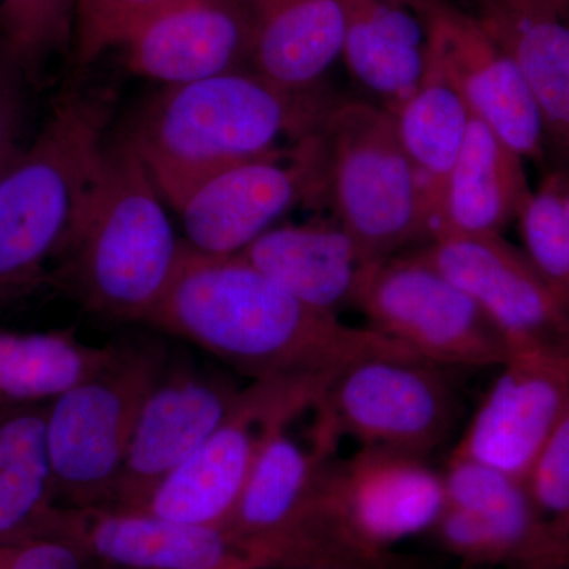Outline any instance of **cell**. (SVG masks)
Returning a JSON list of instances; mask_svg holds the SVG:
<instances>
[{
  "label": "cell",
  "instance_id": "6da1fadb",
  "mask_svg": "<svg viewBox=\"0 0 569 569\" xmlns=\"http://www.w3.org/2000/svg\"><path fill=\"white\" fill-rule=\"evenodd\" d=\"M144 325L203 348L250 381L329 380L366 356H417L312 309L238 254L212 257L189 246Z\"/></svg>",
  "mask_w": 569,
  "mask_h": 569
},
{
  "label": "cell",
  "instance_id": "7a4b0ae2",
  "mask_svg": "<svg viewBox=\"0 0 569 569\" xmlns=\"http://www.w3.org/2000/svg\"><path fill=\"white\" fill-rule=\"evenodd\" d=\"M335 103L318 91H287L250 69L231 71L164 86L123 137L176 208L213 174L320 133Z\"/></svg>",
  "mask_w": 569,
  "mask_h": 569
},
{
  "label": "cell",
  "instance_id": "3957f363",
  "mask_svg": "<svg viewBox=\"0 0 569 569\" xmlns=\"http://www.w3.org/2000/svg\"><path fill=\"white\" fill-rule=\"evenodd\" d=\"M148 168L123 134L104 140L88 211L52 266L50 287L88 312L146 323L186 252Z\"/></svg>",
  "mask_w": 569,
  "mask_h": 569
},
{
  "label": "cell",
  "instance_id": "277c9868",
  "mask_svg": "<svg viewBox=\"0 0 569 569\" xmlns=\"http://www.w3.org/2000/svg\"><path fill=\"white\" fill-rule=\"evenodd\" d=\"M107 118L103 100L63 97L0 176V312L50 287L52 266L88 211Z\"/></svg>",
  "mask_w": 569,
  "mask_h": 569
},
{
  "label": "cell",
  "instance_id": "5b68a950",
  "mask_svg": "<svg viewBox=\"0 0 569 569\" xmlns=\"http://www.w3.org/2000/svg\"><path fill=\"white\" fill-rule=\"evenodd\" d=\"M447 508L443 477L426 458L359 447L326 456L280 569H362L430 529Z\"/></svg>",
  "mask_w": 569,
  "mask_h": 569
},
{
  "label": "cell",
  "instance_id": "8992f818",
  "mask_svg": "<svg viewBox=\"0 0 569 569\" xmlns=\"http://www.w3.org/2000/svg\"><path fill=\"white\" fill-rule=\"evenodd\" d=\"M323 137L326 193L337 223L366 257L377 263L427 244L432 234L429 204L395 116L380 104L336 102Z\"/></svg>",
  "mask_w": 569,
  "mask_h": 569
},
{
  "label": "cell",
  "instance_id": "52a82bcc",
  "mask_svg": "<svg viewBox=\"0 0 569 569\" xmlns=\"http://www.w3.org/2000/svg\"><path fill=\"white\" fill-rule=\"evenodd\" d=\"M160 340L114 342L92 376L47 406V447L61 507H108L146 396L167 366Z\"/></svg>",
  "mask_w": 569,
  "mask_h": 569
},
{
  "label": "cell",
  "instance_id": "ba28073f",
  "mask_svg": "<svg viewBox=\"0 0 569 569\" xmlns=\"http://www.w3.org/2000/svg\"><path fill=\"white\" fill-rule=\"evenodd\" d=\"M313 445L336 451L340 438L427 458L448 440L459 417L445 367L418 356L356 359L332 378L313 407Z\"/></svg>",
  "mask_w": 569,
  "mask_h": 569
},
{
  "label": "cell",
  "instance_id": "9c48e42d",
  "mask_svg": "<svg viewBox=\"0 0 569 569\" xmlns=\"http://www.w3.org/2000/svg\"><path fill=\"white\" fill-rule=\"evenodd\" d=\"M355 307L367 328L432 365L498 369L507 362V340L485 310L417 250L370 266Z\"/></svg>",
  "mask_w": 569,
  "mask_h": 569
},
{
  "label": "cell",
  "instance_id": "30bf717a",
  "mask_svg": "<svg viewBox=\"0 0 569 569\" xmlns=\"http://www.w3.org/2000/svg\"><path fill=\"white\" fill-rule=\"evenodd\" d=\"M329 383L325 378L250 381L219 429L134 509L224 530L269 430L313 410Z\"/></svg>",
  "mask_w": 569,
  "mask_h": 569
},
{
  "label": "cell",
  "instance_id": "8fae6325",
  "mask_svg": "<svg viewBox=\"0 0 569 569\" xmlns=\"http://www.w3.org/2000/svg\"><path fill=\"white\" fill-rule=\"evenodd\" d=\"M326 192L323 130L298 144L233 164L176 206L187 246L212 257L241 253L301 201Z\"/></svg>",
  "mask_w": 569,
  "mask_h": 569
},
{
  "label": "cell",
  "instance_id": "7c38bea8",
  "mask_svg": "<svg viewBox=\"0 0 569 569\" xmlns=\"http://www.w3.org/2000/svg\"><path fill=\"white\" fill-rule=\"evenodd\" d=\"M242 387L220 370L170 355L142 402L107 508L140 507L233 410Z\"/></svg>",
  "mask_w": 569,
  "mask_h": 569
},
{
  "label": "cell",
  "instance_id": "4fadbf2b",
  "mask_svg": "<svg viewBox=\"0 0 569 569\" xmlns=\"http://www.w3.org/2000/svg\"><path fill=\"white\" fill-rule=\"evenodd\" d=\"M415 250L478 302L508 351L569 348V307L503 236H441Z\"/></svg>",
  "mask_w": 569,
  "mask_h": 569
},
{
  "label": "cell",
  "instance_id": "5bb4252c",
  "mask_svg": "<svg viewBox=\"0 0 569 569\" xmlns=\"http://www.w3.org/2000/svg\"><path fill=\"white\" fill-rule=\"evenodd\" d=\"M498 370L452 455L526 482L569 410V348L512 350Z\"/></svg>",
  "mask_w": 569,
  "mask_h": 569
},
{
  "label": "cell",
  "instance_id": "9a60e30c",
  "mask_svg": "<svg viewBox=\"0 0 569 569\" xmlns=\"http://www.w3.org/2000/svg\"><path fill=\"white\" fill-rule=\"evenodd\" d=\"M429 26L430 41L458 82L475 118L523 160L542 163L546 138L526 74L479 18L441 2L410 0Z\"/></svg>",
  "mask_w": 569,
  "mask_h": 569
},
{
  "label": "cell",
  "instance_id": "2e32d148",
  "mask_svg": "<svg viewBox=\"0 0 569 569\" xmlns=\"http://www.w3.org/2000/svg\"><path fill=\"white\" fill-rule=\"evenodd\" d=\"M252 41L249 0H174L119 48L137 77L178 86L249 70Z\"/></svg>",
  "mask_w": 569,
  "mask_h": 569
},
{
  "label": "cell",
  "instance_id": "e0dca14e",
  "mask_svg": "<svg viewBox=\"0 0 569 569\" xmlns=\"http://www.w3.org/2000/svg\"><path fill=\"white\" fill-rule=\"evenodd\" d=\"M59 523L88 549L97 569H223L246 560L223 530L137 509L59 507Z\"/></svg>",
  "mask_w": 569,
  "mask_h": 569
},
{
  "label": "cell",
  "instance_id": "ac0fdd59",
  "mask_svg": "<svg viewBox=\"0 0 569 569\" xmlns=\"http://www.w3.org/2000/svg\"><path fill=\"white\" fill-rule=\"evenodd\" d=\"M288 425L266 436L224 533L257 569H279L328 449H306Z\"/></svg>",
  "mask_w": 569,
  "mask_h": 569
},
{
  "label": "cell",
  "instance_id": "d6986e66",
  "mask_svg": "<svg viewBox=\"0 0 569 569\" xmlns=\"http://www.w3.org/2000/svg\"><path fill=\"white\" fill-rule=\"evenodd\" d=\"M296 299L339 317L355 307L372 261L339 223L279 224L238 253Z\"/></svg>",
  "mask_w": 569,
  "mask_h": 569
},
{
  "label": "cell",
  "instance_id": "ffe728a7",
  "mask_svg": "<svg viewBox=\"0 0 569 569\" xmlns=\"http://www.w3.org/2000/svg\"><path fill=\"white\" fill-rule=\"evenodd\" d=\"M482 24L526 74L545 129L546 151L569 174V22L541 0H486Z\"/></svg>",
  "mask_w": 569,
  "mask_h": 569
},
{
  "label": "cell",
  "instance_id": "44dd1931",
  "mask_svg": "<svg viewBox=\"0 0 569 569\" xmlns=\"http://www.w3.org/2000/svg\"><path fill=\"white\" fill-rule=\"evenodd\" d=\"M531 192L523 159L473 118L438 204L430 241L441 236L501 234Z\"/></svg>",
  "mask_w": 569,
  "mask_h": 569
},
{
  "label": "cell",
  "instance_id": "7402d4cb",
  "mask_svg": "<svg viewBox=\"0 0 569 569\" xmlns=\"http://www.w3.org/2000/svg\"><path fill=\"white\" fill-rule=\"evenodd\" d=\"M250 69L291 92L318 91L342 56L347 0H249Z\"/></svg>",
  "mask_w": 569,
  "mask_h": 569
},
{
  "label": "cell",
  "instance_id": "603a6c76",
  "mask_svg": "<svg viewBox=\"0 0 569 569\" xmlns=\"http://www.w3.org/2000/svg\"><path fill=\"white\" fill-rule=\"evenodd\" d=\"M342 56L351 77L395 114L425 74L429 26L410 0H347Z\"/></svg>",
  "mask_w": 569,
  "mask_h": 569
},
{
  "label": "cell",
  "instance_id": "cb8c5ba5",
  "mask_svg": "<svg viewBox=\"0 0 569 569\" xmlns=\"http://www.w3.org/2000/svg\"><path fill=\"white\" fill-rule=\"evenodd\" d=\"M392 116L425 189L433 228L445 183L466 144L475 116L430 36L425 74Z\"/></svg>",
  "mask_w": 569,
  "mask_h": 569
},
{
  "label": "cell",
  "instance_id": "d4e9b609",
  "mask_svg": "<svg viewBox=\"0 0 569 569\" xmlns=\"http://www.w3.org/2000/svg\"><path fill=\"white\" fill-rule=\"evenodd\" d=\"M47 406L0 408V546L43 529L59 507L48 458Z\"/></svg>",
  "mask_w": 569,
  "mask_h": 569
},
{
  "label": "cell",
  "instance_id": "484cf974",
  "mask_svg": "<svg viewBox=\"0 0 569 569\" xmlns=\"http://www.w3.org/2000/svg\"><path fill=\"white\" fill-rule=\"evenodd\" d=\"M114 342L88 346L73 329L0 328V408L47 406L100 369Z\"/></svg>",
  "mask_w": 569,
  "mask_h": 569
},
{
  "label": "cell",
  "instance_id": "4316f807",
  "mask_svg": "<svg viewBox=\"0 0 569 569\" xmlns=\"http://www.w3.org/2000/svg\"><path fill=\"white\" fill-rule=\"evenodd\" d=\"M518 219L523 252L569 307V174L550 170Z\"/></svg>",
  "mask_w": 569,
  "mask_h": 569
},
{
  "label": "cell",
  "instance_id": "83f0119b",
  "mask_svg": "<svg viewBox=\"0 0 569 569\" xmlns=\"http://www.w3.org/2000/svg\"><path fill=\"white\" fill-rule=\"evenodd\" d=\"M77 0H0V48L29 78L73 47Z\"/></svg>",
  "mask_w": 569,
  "mask_h": 569
},
{
  "label": "cell",
  "instance_id": "f1b7e54d",
  "mask_svg": "<svg viewBox=\"0 0 569 569\" xmlns=\"http://www.w3.org/2000/svg\"><path fill=\"white\" fill-rule=\"evenodd\" d=\"M174 0H77L74 3V62L89 66L110 48Z\"/></svg>",
  "mask_w": 569,
  "mask_h": 569
},
{
  "label": "cell",
  "instance_id": "f546056e",
  "mask_svg": "<svg viewBox=\"0 0 569 569\" xmlns=\"http://www.w3.org/2000/svg\"><path fill=\"white\" fill-rule=\"evenodd\" d=\"M531 503L552 537L569 539V410L535 459L526 478Z\"/></svg>",
  "mask_w": 569,
  "mask_h": 569
},
{
  "label": "cell",
  "instance_id": "4dcf8cb0",
  "mask_svg": "<svg viewBox=\"0 0 569 569\" xmlns=\"http://www.w3.org/2000/svg\"><path fill=\"white\" fill-rule=\"evenodd\" d=\"M0 550L9 569H97L88 549L62 529L59 507L43 529Z\"/></svg>",
  "mask_w": 569,
  "mask_h": 569
},
{
  "label": "cell",
  "instance_id": "1f68e13d",
  "mask_svg": "<svg viewBox=\"0 0 569 569\" xmlns=\"http://www.w3.org/2000/svg\"><path fill=\"white\" fill-rule=\"evenodd\" d=\"M26 71L0 48V176L24 149Z\"/></svg>",
  "mask_w": 569,
  "mask_h": 569
},
{
  "label": "cell",
  "instance_id": "d6a6232c",
  "mask_svg": "<svg viewBox=\"0 0 569 569\" xmlns=\"http://www.w3.org/2000/svg\"><path fill=\"white\" fill-rule=\"evenodd\" d=\"M223 569H257V568H254L253 565L250 563V561L242 560V561H238V563L230 565V567H227Z\"/></svg>",
  "mask_w": 569,
  "mask_h": 569
},
{
  "label": "cell",
  "instance_id": "836d02e7",
  "mask_svg": "<svg viewBox=\"0 0 569 569\" xmlns=\"http://www.w3.org/2000/svg\"><path fill=\"white\" fill-rule=\"evenodd\" d=\"M545 2L552 3V6L560 7L561 10L567 9V2L565 0H545Z\"/></svg>",
  "mask_w": 569,
  "mask_h": 569
},
{
  "label": "cell",
  "instance_id": "e575fe53",
  "mask_svg": "<svg viewBox=\"0 0 569 569\" xmlns=\"http://www.w3.org/2000/svg\"><path fill=\"white\" fill-rule=\"evenodd\" d=\"M0 569H9L6 563V559H3L2 550H0Z\"/></svg>",
  "mask_w": 569,
  "mask_h": 569
},
{
  "label": "cell",
  "instance_id": "d590c367",
  "mask_svg": "<svg viewBox=\"0 0 569 569\" xmlns=\"http://www.w3.org/2000/svg\"><path fill=\"white\" fill-rule=\"evenodd\" d=\"M567 568H569V539L567 545Z\"/></svg>",
  "mask_w": 569,
  "mask_h": 569
},
{
  "label": "cell",
  "instance_id": "8d00e7d4",
  "mask_svg": "<svg viewBox=\"0 0 569 569\" xmlns=\"http://www.w3.org/2000/svg\"><path fill=\"white\" fill-rule=\"evenodd\" d=\"M305 569H335V568H305Z\"/></svg>",
  "mask_w": 569,
  "mask_h": 569
},
{
  "label": "cell",
  "instance_id": "74e56055",
  "mask_svg": "<svg viewBox=\"0 0 569 569\" xmlns=\"http://www.w3.org/2000/svg\"><path fill=\"white\" fill-rule=\"evenodd\" d=\"M565 2H567V7H568V2H569V0H565Z\"/></svg>",
  "mask_w": 569,
  "mask_h": 569
}]
</instances>
